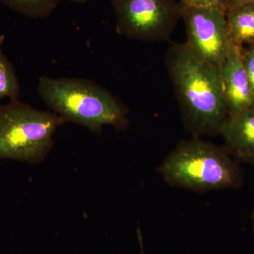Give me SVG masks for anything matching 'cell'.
Listing matches in <instances>:
<instances>
[{"mask_svg":"<svg viewBox=\"0 0 254 254\" xmlns=\"http://www.w3.org/2000/svg\"><path fill=\"white\" fill-rule=\"evenodd\" d=\"M254 5V0H227L226 10Z\"/></svg>","mask_w":254,"mask_h":254,"instance_id":"14","label":"cell"},{"mask_svg":"<svg viewBox=\"0 0 254 254\" xmlns=\"http://www.w3.org/2000/svg\"><path fill=\"white\" fill-rule=\"evenodd\" d=\"M220 135L232 158L254 166V105L229 114Z\"/></svg>","mask_w":254,"mask_h":254,"instance_id":"8","label":"cell"},{"mask_svg":"<svg viewBox=\"0 0 254 254\" xmlns=\"http://www.w3.org/2000/svg\"><path fill=\"white\" fill-rule=\"evenodd\" d=\"M242 60L254 93V45L249 46L245 50L242 49Z\"/></svg>","mask_w":254,"mask_h":254,"instance_id":"13","label":"cell"},{"mask_svg":"<svg viewBox=\"0 0 254 254\" xmlns=\"http://www.w3.org/2000/svg\"><path fill=\"white\" fill-rule=\"evenodd\" d=\"M38 93L65 123L77 124L98 134L105 126L125 130L129 123L128 111L123 103L91 80L41 76Z\"/></svg>","mask_w":254,"mask_h":254,"instance_id":"2","label":"cell"},{"mask_svg":"<svg viewBox=\"0 0 254 254\" xmlns=\"http://www.w3.org/2000/svg\"><path fill=\"white\" fill-rule=\"evenodd\" d=\"M187 44L200 59L220 67L233 44L225 11L182 6Z\"/></svg>","mask_w":254,"mask_h":254,"instance_id":"6","label":"cell"},{"mask_svg":"<svg viewBox=\"0 0 254 254\" xmlns=\"http://www.w3.org/2000/svg\"><path fill=\"white\" fill-rule=\"evenodd\" d=\"M21 86L12 64L0 49V100L10 98L17 100Z\"/></svg>","mask_w":254,"mask_h":254,"instance_id":"11","label":"cell"},{"mask_svg":"<svg viewBox=\"0 0 254 254\" xmlns=\"http://www.w3.org/2000/svg\"><path fill=\"white\" fill-rule=\"evenodd\" d=\"M219 71L229 114L254 105V93L244 66L242 47L232 44Z\"/></svg>","mask_w":254,"mask_h":254,"instance_id":"7","label":"cell"},{"mask_svg":"<svg viewBox=\"0 0 254 254\" xmlns=\"http://www.w3.org/2000/svg\"><path fill=\"white\" fill-rule=\"evenodd\" d=\"M68 1H71V2L76 3V4H86V3L91 1V0H68Z\"/></svg>","mask_w":254,"mask_h":254,"instance_id":"15","label":"cell"},{"mask_svg":"<svg viewBox=\"0 0 254 254\" xmlns=\"http://www.w3.org/2000/svg\"><path fill=\"white\" fill-rule=\"evenodd\" d=\"M118 34L143 42L170 40L181 18L177 0H112Z\"/></svg>","mask_w":254,"mask_h":254,"instance_id":"5","label":"cell"},{"mask_svg":"<svg viewBox=\"0 0 254 254\" xmlns=\"http://www.w3.org/2000/svg\"><path fill=\"white\" fill-rule=\"evenodd\" d=\"M61 0H0L8 8L34 19H46L54 12Z\"/></svg>","mask_w":254,"mask_h":254,"instance_id":"10","label":"cell"},{"mask_svg":"<svg viewBox=\"0 0 254 254\" xmlns=\"http://www.w3.org/2000/svg\"><path fill=\"white\" fill-rule=\"evenodd\" d=\"M252 221H253L254 229V210L252 215Z\"/></svg>","mask_w":254,"mask_h":254,"instance_id":"16","label":"cell"},{"mask_svg":"<svg viewBox=\"0 0 254 254\" xmlns=\"http://www.w3.org/2000/svg\"><path fill=\"white\" fill-rule=\"evenodd\" d=\"M165 65L187 131L199 138L220 134L229 113L219 68L198 58L186 42L170 46Z\"/></svg>","mask_w":254,"mask_h":254,"instance_id":"1","label":"cell"},{"mask_svg":"<svg viewBox=\"0 0 254 254\" xmlns=\"http://www.w3.org/2000/svg\"><path fill=\"white\" fill-rule=\"evenodd\" d=\"M225 16L234 44L240 47L254 45V5L227 9Z\"/></svg>","mask_w":254,"mask_h":254,"instance_id":"9","label":"cell"},{"mask_svg":"<svg viewBox=\"0 0 254 254\" xmlns=\"http://www.w3.org/2000/svg\"><path fill=\"white\" fill-rule=\"evenodd\" d=\"M185 7L211 8L226 11L227 0H179Z\"/></svg>","mask_w":254,"mask_h":254,"instance_id":"12","label":"cell"},{"mask_svg":"<svg viewBox=\"0 0 254 254\" xmlns=\"http://www.w3.org/2000/svg\"><path fill=\"white\" fill-rule=\"evenodd\" d=\"M64 123L57 114L35 109L18 99L0 105V159L41 163Z\"/></svg>","mask_w":254,"mask_h":254,"instance_id":"4","label":"cell"},{"mask_svg":"<svg viewBox=\"0 0 254 254\" xmlns=\"http://www.w3.org/2000/svg\"><path fill=\"white\" fill-rule=\"evenodd\" d=\"M158 172L171 186L196 192L238 188L243 181L240 167L226 149L199 137L180 141Z\"/></svg>","mask_w":254,"mask_h":254,"instance_id":"3","label":"cell"}]
</instances>
